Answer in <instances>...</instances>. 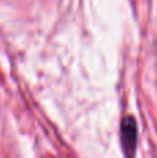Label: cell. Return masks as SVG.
I'll return each instance as SVG.
<instances>
[{
  "mask_svg": "<svg viewBox=\"0 0 157 158\" xmlns=\"http://www.w3.org/2000/svg\"><path fill=\"white\" fill-rule=\"evenodd\" d=\"M121 144L125 158H135L138 144V125L132 115H127L121 119Z\"/></svg>",
  "mask_w": 157,
  "mask_h": 158,
  "instance_id": "1",
  "label": "cell"
}]
</instances>
